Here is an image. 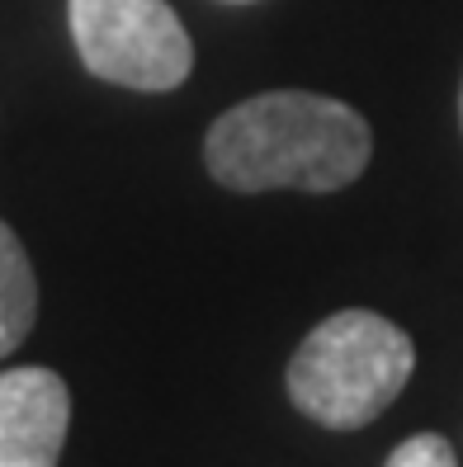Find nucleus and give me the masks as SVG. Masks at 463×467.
<instances>
[{
	"instance_id": "f257e3e1",
	"label": "nucleus",
	"mask_w": 463,
	"mask_h": 467,
	"mask_svg": "<svg viewBox=\"0 0 463 467\" xmlns=\"http://www.w3.org/2000/svg\"><path fill=\"white\" fill-rule=\"evenodd\" d=\"M374 156L369 123L341 99L308 90H269L241 99L204 137L208 175L237 194L265 189H331L360 180Z\"/></svg>"
},
{
	"instance_id": "f03ea898",
	"label": "nucleus",
	"mask_w": 463,
	"mask_h": 467,
	"mask_svg": "<svg viewBox=\"0 0 463 467\" xmlns=\"http://www.w3.org/2000/svg\"><path fill=\"white\" fill-rule=\"evenodd\" d=\"M416 368L412 336L388 317L345 307L312 326L289 359V397L326 430H360L378 420Z\"/></svg>"
},
{
	"instance_id": "7ed1b4c3",
	"label": "nucleus",
	"mask_w": 463,
	"mask_h": 467,
	"mask_svg": "<svg viewBox=\"0 0 463 467\" xmlns=\"http://www.w3.org/2000/svg\"><path fill=\"white\" fill-rule=\"evenodd\" d=\"M67 10L80 62L109 86L161 95L195 67V43L166 0H71Z\"/></svg>"
},
{
	"instance_id": "20e7f679",
	"label": "nucleus",
	"mask_w": 463,
	"mask_h": 467,
	"mask_svg": "<svg viewBox=\"0 0 463 467\" xmlns=\"http://www.w3.org/2000/svg\"><path fill=\"white\" fill-rule=\"evenodd\" d=\"M71 430V392L52 368L0 373V467H58Z\"/></svg>"
},
{
	"instance_id": "39448f33",
	"label": "nucleus",
	"mask_w": 463,
	"mask_h": 467,
	"mask_svg": "<svg viewBox=\"0 0 463 467\" xmlns=\"http://www.w3.org/2000/svg\"><path fill=\"white\" fill-rule=\"evenodd\" d=\"M38 321V279L19 236L0 223V359L29 340Z\"/></svg>"
},
{
	"instance_id": "423d86ee",
	"label": "nucleus",
	"mask_w": 463,
	"mask_h": 467,
	"mask_svg": "<svg viewBox=\"0 0 463 467\" xmlns=\"http://www.w3.org/2000/svg\"><path fill=\"white\" fill-rule=\"evenodd\" d=\"M384 467H458L445 434H412L388 453Z\"/></svg>"
},
{
	"instance_id": "0eeeda50",
	"label": "nucleus",
	"mask_w": 463,
	"mask_h": 467,
	"mask_svg": "<svg viewBox=\"0 0 463 467\" xmlns=\"http://www.w3.org/2000/svg\"><path fill=\"white\" fill-rule=\"evenodd\" d=\"M458 123H463V90H458Z\"/></svg>"
},
{
	"instance_id": "6e6552de",
	"label": "nucleus",
	"mask_w": 463,
	"mask_h": 467,
	"mask_svg": "<svg viewBox=\"0 0 463 467\" xmlns=\"http://www.w3.org/2000/svg\"><path fill=\"white\" fill-rule=\"evenodd\" d=\"M232 5H247V0H232Z\"/></svg>"
}]
</instances>
